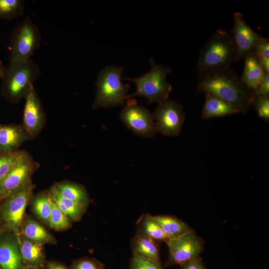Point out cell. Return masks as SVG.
Instances as JSON below:
<instances>
[{"label": "cell", "mask_w": 269, "mask_h": 269, "mask_svg": "<svg viewBox=\"0 0 269 269\" xmlns=\"http://www.w3.org/2000/svg\"><path fill=\"white\" fill-rule=\"evenodd\" d=\"M120 116L126 127L138 135L150 137L156 131L153 114L137 105L135 100L128 101Z\"/></svg>", "instance_id": "8fae6325"}, {"label": "cell", "mask_w": 269, "mask_h": 269, "mask_svg": "<svg viewBox=\"0 0 269 269\" xmlns=\"http://www.w3.org/2000/svg\"><path fill=\"white\" fill-rule=\"evenodd\" d=\"M151 70L143 76L135 78H124L134 82L136 86L135 92L128 98L139 96L146 97L149 103L156 102L160 103L167 100L172 90V86L166 81V76L172 69L156 64L152 58H150Z\"/></svg>", "instance_id": "5b68a950"}, {"label": "cell", "mask_w": 269, "mask_h": 269, "mask_svg": "<svg viewBox=\"0 0 269 269\" xmlns=\"http://www.w3.org/2000/svg\"><path fill=\"white\" fill-rule=\"evenodd\" d=\"M122 67L108 66L98 74L95 85L96 94L92 105L93 109L98 108H110L124 104L128 98L129 84H124L122 79Z\"/></svg>", "instance_id": "277c9868"}, {"label": "cell", "mask_w": 269, "mask_h": 269, "mask_svg": "<svg viewBox=\"0 0 269 269\" xmlns=\"http://www.w3.org/2000/svg\"><path fill=\"white\" fill-rule=\"evenodd\" d=\"M46 269H68L65 266L58 262H49L47 264Z\"/></svg>", "instance_id": "d590c367"}, {"label": "cell", "mask_w": 269, "mask_h": 269, "mask_svg": "<svg viewBox=\"0 0 269 269\" xmlns=\"http://www.w3.org/2000/svg\"><path fill=\"white\" fill-rule=\"evenodd\" d=\"M2 153L1 152V151H0V154H1Z\"/></svg>", "instance_id": "ab89813d"}, {"label": "cell", "mask_w": 269, "mask_h": 269, "mask_svg": "<svg viewBox=\"0 0 269 269\" xmlns=\"http://www.w3.org/2000/svg\"><path fill=\"white\" fill-rule=\"evenodd\" d=\"M38 163L25 150L14 165L0 181V202L13 192L31 182V177L38 168Z\"/></svg>", "instance_id": "ba28073f"}, {"label": "cell", "mask_w": 269, "mask_h": 269, "mask_svg": "<svg viewBox=\"0 0 269 269\" xmlns=\"http://www.w3.org/2000/svg\"><path fill=\"white\" fill-rule=\"evenodd\" d=\"M236 47L230 32L218 29L208 39L199 54L197 78L231 67L235 62Z\"/></svg>", "instance_id": "7a4b0ae2"}, {"label": "cell", "mask_w": 269, "mask_h": 269, "mask_svg": "<svg viewBox=\"0 0 269 269\" xmlns=\"http://www.w3.org/2000/svg\"><path fill=\"white\" fill-rule=\"evenodd\" d=\"M5 230V228L2 223V222H1V221L0 220V237L2 235V234L4 232V230Z\"/></svg>", "instance_id": "74e56055"}, {"label": "cell", "mask_w": 269, "mask_h": 269, "mask_svg": "<svg viewBox=\"0 0 269 269\" xmlns=\"http://www.w3.org/2000/svg\"><path fill=\"white\" fill-rule=\"evenodd\" d=\"M256 96H269V73H266L255 90Z\"/></svg>", "instance_id": "1f68e13d"}, {"label": "cell", "mask_w": 269, "mask_h": 269, "mask_svg": "<svg viewBox=\"0 0 269 269\" xmlns=\"http://www.w3.org/2000/svg\"><path fill=\"white\" fill-rule=\"evenodd\" d=\"M138 223V235L147 237L155 241L166 242L168 240L160 227L153 220L151 216L143 215Z\"/></svg>", "instance_id": "cb8c5ba5"}, {"label": "cell", "mask_w": 269, "mask_h": 269, "mask_svg": "<svg viewBox=\"0 0 269 269\" xmlns=\"http://www.w3.org/2000/svg\"><path fill=\"white\" fill-rule=\"evenodd\" d=\"M22 151L0 154V181L11 170L20 157Z\"/></svg>", "instance_id": "83f0119b"}, {"label": "cell", "mask_w": 269, "mask_h": 269, "mask_svg": "<svg viewBox=\"0 0 269 269\" xmlns=\"http://www.w3.org/2000/svg\"><path fill=\"white\" fill-rule=\"evenodd\" d=\"M253 105L259 116L267 122H269V96L260 97L256 96Z\"/></svg>", "instance_id": "f546056e"}, {"label": "cell", "mask_w": 269, "mask_h": 269, "mask_svg": "<svg viewBox=\"0 0 269 269\" xmlns=\"http://www.w3.org/2000/svg\"><path fill=\"white\" fill-rule=\"evenodd\" d=\"M131 246L133 255L161 263L158 247L152 239L136 234L132 240Z\"/></svg>", "instance_id": "44dd1931"}, {"label": "cell", "mask_w": 269, "mask_h": 269, "mask_svg": "<svg viewBox=\"0 0 269 269\" xmlns=\"http://www.w3.org/2000/svg\"><path fill=\"white\" fill-rule=\"evenodd\" d=\"M34 187L30 182L0 202V220L5 229L16 237L21 233L25 210L32 197Z\"/></svg>", "instance_id": "52a82bcc"}, {"label": "cell", "mask_w": 269, "mask_h": 269, "mask_svg": "<svg viewBox=\"0 0 269 269\" xmlns=\"http://www.w3.org/2000/svg\"><path fill=\"white\" fill-rule=\"evenodd\" d=\"M153 115L156 131L171 136L180 134L185 114L182 107L176 101L166 100L159 103Z\"/></svg>", "instance_id": "30bf717a"}, {"label": "cell", "mask_w": 269, "mask_h": 269, "mask_svg": "<svg viewBox=\"0 0 269 269\" xmlns=\"http://www.w3.org/2000/svg\"><path fill=\"white\" fill-rule=\"evenodd\" d=\"M198 79V92L216 96L234 105L241 113H246L253 105L255 91L245 85L231 66Z\"/></svg>", "instance_id": "6da1fadb"}, {"label": "cell", "mask_w": 269, "mask_h": 269, "mask_svg": "<svg viewBox=\"0 0 269 269\" xmlns=\"http://www.w3.org/2000/svg\"><path fill=\"white\" fill-rule=\"evenodd\" d=\"M28 139L22 125H0V151L2 153L19 151V147Z\"/></svg>", "instance_id": "9a60e30c"}, {"label": "cell", "mask_w": 269, "mask_h": 269, "mask_svg": "<svg viewBox=\"0 0 269 269\" xmlns=\"http://www.w3.org/2000/svg\"><path fill=\"white\" fill-rule=\"evenodd\" d=\"M25 9L23 0H0V18L12 20L24 15Z\"/></svg>", "instance_id": "484cf974"}, {"label": "cell", "mask_w": 269, "mask_h": 269, "mask_svg": "<svg viewBox=\"0 0 269 269\" xmlns=\"http://www.w3.org/2000/svg\"><path fill=\"white\" fill-rule=\"evenodd\" d=\"M180 267V269H207L200 257L191 260Z\"/></svg>", "instance_id": "836d02e7"}, {"label": "cell", "mask_w": 269, "mask_h": 269, "mask_svg": "<svg viewBox=\"0 0 269 269\" xmlns=\"http://www.w3.org/2000/svg\"><path fill=\"white\" fill-rule=\"evenodd\" d=\"M24 266L17 237L3 232L0 237V269H23Z\"/></svg>", "instance_id": "5bb4252c"}, {"label": "cell", "mask_w": 269, "mask_h": 269, "mask_svg": "<svg viewBox=\"0 0 269 269\" xmlns=\"http://www.w3.org/2000/svg\"><path fill=\"white\" fill-rule=\"evenodd\" d=\"M130 269H163L160 263L155 262L133 255Z\"/></svg>", "instance_id": "f1b7e54d"}, {"label": "cell", "mask_w": 269, "mask_h": 269, "mask_svg": "<svg viewBox=\"0 0 269 269\" xmlns=\"http://www.w3.org/2000/svg\"><path fill=\"white\" fill-rule=\"evenodd\" d=\"M253 52L257 54H261L269 57V40L268 38L263 37L257 44Z\"/></svg>", "instance_id": "d6a6232c"}, {"label": "cell", "mask_w": 269, "mask_h": 269, "mask_svg": "<svg viewBox=\"0 0 269 269\" xmlns=\"http://www.w3.org/2000/svg\"><path fill=\"white\" fill-rule=\"evenodd\" d=\"M40 74L39 66L31 59L10 61L1 79V95L10 103H19L34 87Z\"/></svg>", "instance_id": "3957f363"}, {"label": "cell", "mask_w": 269, "mask_h": 269, "mask_svg": "<svg viewBox=\"0 0 269 269\" xmlns=\"http://www.w3.org/2000/svg\"><path fill=\"white\" fill-rule=\"evenodd\" d=\"M266 73H269V57L261 54H257Z\"/></svg>", "instance_id": "e575fe53"}, {"label": "cell", "mask_w": 269, "mask_h": 269, "mask_svg": "<svg viewBox=\"0 0 269 269\" xmlns=\"http://www.w3.org/2000/svg\"><path fill=\"white\" fill-rule=\"evenodd\" d=\"M23 269H40L37 267H34L24 266Z\"/></svg>", "instance_id": "f35d334b"}, {"label": "cell", "mask_w": 269, "mask_h": 269, "mask_svg": "<svg viewBox=\"0 0 269 269\" xmlns=\"http://www.w3.org/2000/svg\"><path fill=\"white\" fill-rule=\"evenodd\" d=\"M244 58V68L241 78L248 88L255 91L266 72L255 52L252 51L248 53Z\"/></svg>", "instance_id": "e0dca14e"}, {"label": "cell", "mask_w": 269, "mask_h": 269, "mask_svg": "<svg viewBox=\"0 0 269 269\" xmlns=\"http://www.w3.org/2000/svg\"><path fill=\"white\" fill-rule=\"evenodd\" d=\"M49 192L51 199L70 220L78 221L81 219L86 211L87 205L76 203L61 197L52 187Z\"/></svg>", "instance_id": "603a6c76"}, {"label": "cell", "mask_w": 269, "mask_h": 269, "mask_svg": "<svg viewBox=\"0 0 269 269\" xmlns=\"http://www.w3.org/2000/svg\"><path fill=\"white\" fill-rule=\"evenodd\" d=\"M104 264L96 259L85 258L74 261L71 269H104Z\"/></svg>", "instance_id": "4dcf8cb0"}, {"label": "cell", "mask_w": 269, "mask_h": 269, "mask_svg": "<svg viewBox=\"0 0 269 269\" xmlns=\"http://www.w3.org/2000/svg\"><path fill=\"white\" fill-rule=\"evenodd\" d=\"M165 243L169 251L167 266H181L200 257L204 248L203 240L193 230Z\"/></svg>", "instance_id": "9c48e42d"}, {"label": "cell", "mask_w": 269, "mask_h": 269, "mask_svg": "<svg viewBox=\"0 0 269 269\" xmlns=\"http://www.w3.org/2000/svg\"><path fill=\"white\" fill-rule=\"evenodd\" d=\"M151 217L168 240L178 238L192 230L185 222L173 216L159 215Z\"/></svg>", "instance_id": "ffe728a7"}, {"label": "cell", "mask_w": 269, "mask_h": 269, "mask_svg": "<svg viewBox=\"0 0 269 269\" xmlns=\"http://www.w3.org/2000/svg\"><path fill=\"white\" fill-rule=\"evenodd\" d=\"M51 201L52 208L48 225L51 228L57 231L70 228L71 224L68 216L52 199Z\"/></svg>", "instance_id": "4316f807"}, {"label": "cell", "mask_w": 269, "mask_h": 269, "mask_svg": "<svg viewBox=\"0 0 269 269\" xmlns=\"http://www.w3.org/2000/svg\"><path fill=\"white\" fill-rule=\"evenodd\" d=\"M32 207L34 212L43 223L49 224L51 211L52 201L49 192L39 193L33 198Z\"/></svg>", "instance_id": "d4e9b609"}, {"label": "cell", "mask_w": 269, "mask_h": 269, "mask_svg": "<svg viewBox=\"0 0 269 269\" xmlns=\"http://www.w3.org/2000/svg\"><path fill=\"white\" fill-rule=\"evenodd\" d=\"M205 101L202 113L203 119L228 116L240 113L230 103L209 93H205Z\"/></svg>", "instance_id": "ac0fdd59"}, {"label": "cell", "mask_w": 269, "mask_h": 269, "mask_svg": "<svg viewBox=\"0 0 269 269\" xmlns=\"http://www.w3.org/2000/svg\"><path fill=\"white\" fill-rule=\"evenodd\" d=\"M24 99L22 126L28 139H32L39 134L44 126L45 113L34 87Z\"/></svg>", "instance_id": "4fadbf2b"}, {"label": "cell", "mask_w": 269, "mask_h": 269, "mask_svg": "<svg viewBox=\"0 0 269 269\" xmlns=\"http://www.w3.org/2000/svg\"><path fill=\"white\" fill-rule=\"evenodd\" d=\"M234 25L230 32L236 47L235 62L244 58L249 53L253 51L262 37L253 30L243 18V14L236 11L233 15Z\"/></svg>", "instance_id": "7c38bea8"}, {"label": "cell", "mask_w": 269, "mask_h": 269, "mask_svg": "<svg viewBox=\"0 0 269 269\" xmlns=\"http://www.w3.org/2000/svg\"><path fill=\"white\" fill-rule=\"evenodd\" d=\"M21 233L27 239L43 245L56 243L54 238L44 227L28 215L24 216Z\"/></svg>", "instance_id": "d6986e66"}, {"label": "cell", "mask_w": 269, "mask_h": 269, "mask_svg": "<svg viewBox=\"0 0 269 269\" xmlns=\"http://www.w3.org/2000/svg\"><path fill=\"white\" fill-rule=\"evenodd\" d=\"M41 34L30 17L19 22L12 30L9 41V62L31 59L41 43Z\"/></svg>", "instance_id": "8992f818"}, {"label": "cell", "mask_w": 269, "mask_h": 269, "mask_svg": "<svg viewBox=\"0 0 269 269\" xmlns=\"http://www.w3.org/2000/svg\"><path fill=\"white\" fill-rule=\"evenodd\" d=\"M61 197L76 203L87 205L89 197L85 188L78 184L64 181L52 186Z\"/></svg>", "instance_id": "7402d4cb"}, {"label": "cell", "mask_w": 269, "mask_h": 269, "mask_svg": "<svg viewBox=\"0 0 269 269\" xmlns=\"http://www.w3.org/2000/svg\"><path fill=\"white\" fill-rule=\"evenodd\" d=\"M17 238L24 265L43 269L45 265L43 245L27 239L21 233Z\"/></svg>", "instance_id": "2e32d148"}, {"label": "cell", "mask_w": 269, "mask_h": 269, "mask_svg": "<svg viewBox=\"0 0 269 269\" xmlns=\"http://www.w3.org/2000/svg\"><path fill=\"white\" fill-rule=\"evenodd\" d=\"M5 67L4 66L3 62L0 60V79H2L5 71Z\"/></svg>", "instance_id": "8d00e7d4"}]
</instances>
